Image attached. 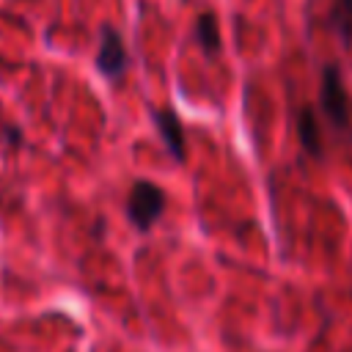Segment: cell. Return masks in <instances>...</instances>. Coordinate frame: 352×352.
I'll use <instances>...</instances> for the list:
<instances>
[{"label": "cell", "instance_id": "cell-1", "mask_svg": "<svg viewBox=\"0 0 352 352\" xmlns=\"http://www.w3.org/2000/svg\"><path fill=\"white\" fill-rule=\"evenodd\" d=\"M165 212V190L148 179H138L126 198V217L138 231H148Z\"/></svg>", "mask_w": 352, "mask_h": 352}, {"label": "cell", "instance_id": "cell-4", "mask_svg": "<svg viewBox=\"0 0 352 352\" xmlns=\"http://www.w3.org/2000/svg\"><path fill=\"white\" fill-rule=\"evenodd\" d=\"M154 126H157L168 154L173 157V162H184L187 160V140H184V126H182L176 110L173 107L154 110Z\"/></svg>", "mask_w": 352, "mask_h": 352}, {"label": "cell", "instance_id": "cell-7", "mask_svg": "<svg viewBox=\"0 0 352 352\" xmlns=\"http://www.w3.org/2000/svg\"><path fill=\"white\" fill-rule=\"evenodd\" d=\"M330 22L344 47H352V0H333Z\"/></svg>", "mask_w": 352, "mask_h": 352}, {"label": "cell", "instance_id": "cell-5", "mask_svg": "<svg viewBox=\"0 0 352 352\" xmlns=\"http://www.w3.org/2000/svg\"><path fill=\"white\" fill-rule=\"evenodd\" d=\"M195 41L201 44V50L214 58L223 47L220 41V25H217V14L214 11H201L198 19H195Z\"/></svg>", "mask_w": 352, "mask_h": 352}, {"label": "cell", "instance_id": "cell-2", "mask_svg": "<svg viewBox=\"0 0 352 352\" xmlns=\"http://www.w3.org/2000/svg\"><path fill=\"white\" fill-rule=\"evenodd\" d=\"M319 107L333 121V126L349 124V99H346V88H344V74L336 63H324V69H322Z\"/></svg>", "mask_w": 352, "mask_h": 352}, {"label": "cell", "instance_id": "cell-3", "mask_svg": "<svg viewBox=\"0 0 352 352\" xmlns=\"http://www.w3.org/2000/svg\"><path fill=\"white\" fill-rule=\"evenodd\" d=\"M96 69L110 82H118L126 74V69H129V52H126L124 36L113 25H102L99 50H96Z\"/></svg>", "mask_w": 352, "mask_h": 352}, {"label": "cell", "instance_id": "cell-6", "mask_svg": "<svg viewBox=\"0 0 352 352\" xmlns=\"http://www.w3.org/2000/svg\"><path fill=\"white\" fill-rule=\"evenodd\" d=\"M297 138L302 143V148L311 154V157H322V135H319V121H316V113L314 107H300V116H297Z\"/></svg>", "mask_w": 352, "mask_h": 352}]
</instances>
